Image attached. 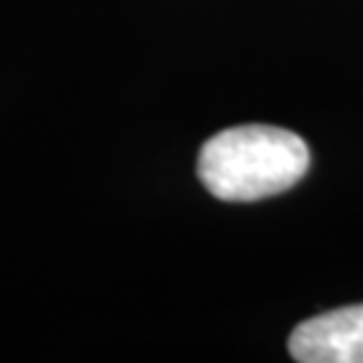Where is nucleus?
<instances>
[{
	"mask_svg": "<svg viewBox=\"0 0 363 363\" xmlns=\"http://www.w3.org/2000/svg\"><path fill=\"white\" fill-rule=\"evenodd\" d=\"M310 169V148L288 130L245 124L213 135L196 159V175L223 202H256L294 189Z\"/></svg>",
	"mask_w": 363,
	"mask_h": 363,
	"instance_id": "nucleus-1",
	"label": "nucleus"
},
{
	"mask_svg": "<svg viewBox=\"0 0 363 363\" xmlns=\"http://www.w3.org/2000/svg\"><path fill=\"white\" fill-rule=\"evenodd\" d=\"M288 352L298 363H363V304L298 323L291 331Z\"/></svg>",
	"mask_w": 363,
	"mask_h": 363,
	"instance_id": "nucleus-2",
	"label": "nucleus"
}]
</instances>
